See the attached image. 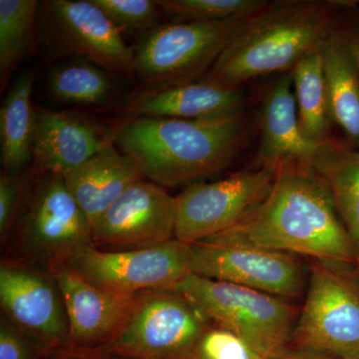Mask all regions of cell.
Returning <instances> with one entry per match:
<instances>
[{"mask_svg": "<svg viewBox=\"0 0 359 359\" xmlns=\"http://www.w3.org/2000/svg\"><path fill=\"white\" fill-rule=\"evenodd\" d=\"M349 2L290 0L269 4L222 53L205 79L226 86L290 72L334 29L337 8Z\"/></svg>", "mask_w": 359, "mask_h": 359, "instance_id": "3957f363", "label": "cell"}, {"mask_svg": "<svg viewBox=\"0 0 359 359\" xmlns=\"http://www.w3.org/2000/svg\"><path fill=\"white\" fill-rule=\"evenodd\" d=\"M176 290L217 327L250 344L264 359L287 353L295 327L294 309L275 295L191 273Z\"/></svg>", "mask_w": 359, "mask_h": 359, "instance_id": "5b68a950", "label": "cell"}, {"mask_svg": "<svg viewBox=\"0 0 359 359\" xmlns=\"http://www.w3.org/2000/svg\"><path fill=\"white\" fill-rule=\"evenodd\" d=\"M205 241L304 255L323 263L358 264L327 184L311 165L299 163L280 165L266 199L237 226Z\"/></svg>", "mask_w": 359, "mask_h": 359, "instance_id": "6da1fadb", "label": "cell"}, {"mask_svg": "<svg viewBox=\"0 0 359 359\" xmlns=\"http://www.w3.org/2000/svg\"><path fill=\"white\" fill-rule=\"evenodd\" d=\"M35 74L26 69L13 80L0 106V160L2 173L25 174L32 166L35 132L32 102Z\"/></svg>", "mask_w": 359, "mask_h": 359, "instance_id": "44dd1931", "label": "cell"}, {"mask_svg": "<svg viewBox=\"0 0 359 359\" xmlns=\"http://www.w3.org/2000/svg\"><path fill=\"white\" fill-rule=\"evenodd\" d=\"M49 359H129L123 358L119 354L112 353L107 349L98 347V348H86V347H76L67 346L54 351Z\"/></svg>", "mask_w": 359, "mask_h": 359, "instance_id": "4dcf8cb0", "label": "cell"}, {"mask_svg": "<svg viewBox=\"0 0 359 359\" xmlns=\"http://www.w3.org/2000/svg\"><path fill=\"white\" fill-rule=\"evenodd\" d=\"M63 178L91 229L125 191L146 179L134 159L115 147V142Z\"/></svg>", "mask_w": 359, "mask_h": 359, "instance_id": "d6986e66", "label": "cell"}, {"mask_svg": "<svg viewBox=\"0 0 359 359\" xmlns=\"http://www.w3.org/2000/svg\"><path fill=\"white\" fill-rule=\"evenodd\" d=\"M177 197L144 179L130 187L92 226L97 249H145L175 238Z\"/></svg>", "mask_w": 359, "mask_h": 359, "instance_id": "5bb4252c", "label": "cell"}, {"mask_svg": "<svg viewBox=\"0 0 359 359\" xmlns=\"http://www.w3.org/2000/svg\"><path fill=\"white\" fill-rule=\"evenodd\" d=\"M346 264H314L292 340L304 351L359 358V283Z\"/></svg>", "mask_w": 359, "mask_h": 359, "instance_id": "9c48e42d", "label": "cell"}, {"mask_svg": "<svg viewBox=\"0 0 359 359\" xmlns=\"http://www.w3.org/2000/svg\"><path fill=\"white\" fill-rule=\"evenodd\" d=\"M116 76L88 59H63L52 63L45 78V92L59 104L101 107L115 100L119 93Z\"/></svg>", "mask_w": 359, "mask_h": 359, "instance_id": "603a6c76", "label": "cell"}, {"mask_svg": "<svg viewBox=\"0 0 359 359\" xmlns=\"http://www.w3.org/2000/svg\"><path fill=\"white\" fill-rule=\"evenodd\" d=\"M2 316L50 351L69 346L62 292L48 269L6 259L0 264Z\"/></svg>", "mask_w": 359, "mask_h": 359, "instance_id": "7c38bea8", "label": "cell"}, {"mask_svg": "<svg viewBox=\"0 0 359 359\" xmlns=\"http://www.w3.org/2000/svg\"><path fill=\"white\" fill-rule=\"evenodd\" d=\"M256 15L212 22L177 21L161 25L142 35L133 47L134 76L142 89L196 81L209 72Z\"/></svg>", "mask_w": 359, "mask_h": 359, "instance_id": "8992f818", "label": "cell"}, {"mask_svg": "<svg viewBox=\"0 0 359 359\" xmlns=\"http://www.w3.org/2000/svg\"><path fill=\"white\" fill-rule=\"evenodd\" d=\"M302 134L314 144L330 138V103L320 48L306 53L290 70Z\"/></svg>", "mask_w": 359, "mask_h": 359, "instance_id": "cb8c5ba5", "label": "cell"}, {"mask_svg": "<svg viewBox=\"0 0 359 359\" xmlns=\"http://www.w3.org/2000/svg\"><path fill=\"white\" fill-rule=\"evenodd\" d=\"M160 11L180 21L212 22L250 18L261 13L264 0H156Z\"/></svg>", "mask_w": 359, "mask_h": 359, "instance_id": "484cf974", "label": "cell"}, {"mask_svg": "<svg viewBox=\"0 0 359 359\" xmlns=\"http://www.w3.org/2000/svg\"><path fill=\"white\" fill-rule=\"evenodd\" d=\"M121 32L142 35L162 25L159 7L152 0H92Z\"/></svg>", "mask_w": 359, "mask_h": 359, "instance_id": "4316f807", "label": "cell"}, {"mask_svg": "<svg viewBox=\"0 0 359 359\" xmlns=\"http://www.w3.org/2000/svg\"><path fill=\"white\" fill-rule=\"evenodd\" d=\"M53 353L1 316L0 359H49Z\"/></svg>", "mask_w": 359, "mask_h": 359, "instance_id": "f1b7e54d", "label": "cell"}, {"mask_svg": "<svg viewBox=\"0 0 359 359\" xmlns=\"http://www.w3.org/2000/svg\"><path fill=\"white\" fill-rule=\"evenodd\" d=\"M311 167L327 184L359 264V149L328 138L316 147Z\"/></svg>", "mask_w": 359, "mask_h": 359, "instance_id": "7402d4cb", "label": "cell"}, {"mask_svg": "<svg viewBox=\"0 0 359 359\" xmlns=\"http://www.w3.org/2000/svg\"><path fill=\"white\" fill-rule=\"evenodd\" d=\"M354 359H359V358H354Z\"/></svg>", "mask_w": 359, "mask_h": 359, "instance_id": "836d02e7", "label": "cell"}, {"mask_svg": "<svg viewBox=\"0 0 359 359\" xmlns=\"http://www.w3.org/2000/svg\"><path fill=\"white\" fill-rule=\"evenodd\" d=\"M320 48L332 123L359 149V66L344 29H332Z\"/></svg>", "mask_w": 359, "mask_h": 359, "instance_id": "ffe728a7", "label": "cell"}, {"mask_svg": "<svg viewBox=\"0 0 359 359\" xmlns=\"http://www.w3.org/2000/svg\"><path fill=\"white\" fill-rule=\"evenodd\" d=\"M29 172L7 244L11 259L51 271L95 247L92 229L63 176Z\"/></svg>", "mask_w": 359, "mask_h": 359, "instance_id": "277c9868", "label": "cell"}, {"mask_svg": "<svg viewBox=\"0 0 359 359\" xmlns=\"http://www.w3.org/2000/svg\"><path fill=\"white\" fill-rule=\"evenodd\" d=\"M276 172L278 168L259 166L187 187L177 197L175 238L197 244L237 226L266 199Z\"/></svg>", "mask_w": 359, "mask_h": 359, "instance_id": "30bf717a", "label": "cell"}, {"mask_svg": "<svg viewBox=\"0 0 359 359\" xmlns=\"http://www.w3.org/2000/svg\"><path fill=\"white\" fill-rule=\"evenodd\" d=\"M244 115L219 120L128 118L115 129L116 146L161 187L192 185L224 171L244 148Z\"/></svg>", "mask_w": 359, "mask_h": 359, "instance_id": "7a4b0ae2", "label": "cell"}, {"mask_svg": "<svg viewBox=\"0 0 359 359\" xmlns=\"http://www.w3.org/2000/svg\"><path fill=\"white\" fill-rule=\"evenodd\" d=\"M278 359H337L332 358V356L325 355V354L313 353V351H304L302 349L301 351L297 353H289L287 351L285 355Z\"/></svg>", "mask_w": 359, "mask_h": 359, "instance_id": "d6a6232c", "label": "cell"}, {"mask_svg": "<svg viewBox=\"0 0 359 359\" xmlns=\"http://www.w3.org/2000/svg\"><path fill=\"white\" fill-rule=\"evenodd\" d=\"M92 0H41L37 51L47 62L88 59L118 76H134V48Z\"/></svg>", "mask_w": 359, "mask_h": 359, "instance_id": "52a82bcc", "label": "cell"}, {"mask_svg": "<svg viewBox=\"0 0 359 359\" xmlns=\"http://www.w3.org/2000/svg\"><path fill=\"white\" fill-rule=\"evenodd\" d=\"M115 130L70 110L35 105L32 173L65 176L114 141Z\"/></svg>", "mask_w": 359, "mask_h": 359, "instance_id": "9a60e30c", "label": "cell"}, {"mask_svg": "<svg viewBox=\"0 0 359 359\" xmlns=\"http://www.w3.org/2000/svg\"><path fill=\"white\" fill-rule=\"evenodd\" d=\"M30 172L25 174L0 176V238L2 244H7L22 200L23 192Z\"/></svg>", "mask_w": 359, "mask_h": 359, "instance_id": "f546056e", "label": "cell"}, {"mask_svg": "<svg viewBox=\"0 0 359 359\" xmlns=\"http://www.w3.org/2000/svg\"><path fill=\"white\" fill-rule=\"evenodd\" d=\"M192 273L278 297L302 294L304 271L292 255L254 245L204 241L191 245Z\"/></svg>", "mask_w": 359, "mask_h": 359, "instance_id": "4fadbf2b", "label": "cell"}, {"mask_svg": "<svg viewBox=\"0 0 359 359\" xmlns=\"http://www.w3.org/2000/svg\"><path fill=\"white\" fill-rule=\"evenodd\" d=\"M50 271L62 292L69 323V346L98 348L109 344L126 323L137 294L102 289L66 264Z\"/></svg>", "mask_w": 359, "mask_h": 359, "instance_id": "2e32d148", "label": "cell"}, {"mask_svg": "<svg viewBox=\"0 0 359 359\" xmlns=\"http://www.w3.org/2000/svg\"><path fill=\"white\" fill-rule=\"evenodd\" d=\"M210 320L176 290L137 294L115 339L102 348L129 359H197Z\"/></svg>", "mask_w": 359, "mask_h": 359, "instance_id": "ba28073f", "label": "cell"}, {"mask_svg": "<svg viewBox=\"0 0 359 359\" xmlns=\"http://www.w3.org/2000/svg\"><path fill=\"white\" fill-rule=\"evenodd\" d=\"M197 359H264L250 344L221 327H210L205 332Z\"/></svg>", "mask_w": 359, "mask_h": 359, "instance_id": "83f0119b", "label": "cell"}, {"mask_svg": "<svg viewBox=\"0 0 359 359\" xmlns=\"http://www.w3.org/2000/svg\"><path fill=\"white\" fill-rule=\"evenodd\" d=\"M346 32L347 42L353 51L356 62L359 66V25L351 26L344 30Z\"/></svg>", "mask_w": 359, "mask_h": 359, "instance_id": "1f68e13d", "label": "cell"}, {"mask_svg": "<svg viewBox=\"0 0 359 359\" xmlns=\"http://www.w3.org/2000/svg\"><path fill=\"white\" fill-rule=\"evenodd\" d=\"M245 98L240 87L196 80L143 89L122 106L128 118L164 117L183 120H219L244 115Z\"/></svg>", "mask_w": 359, "mask_h": 359, "instance_id": "e0dca14e", "label": "cell"}, {"mask_svg": "<svg viewBox=\"0 0 359 359\" xmlns=\"http://www.w3.org/2000/svg\"><path fill=\"white\" fill-rule=\"evenodd\" d=\"M37 0H0V91L37 51Z\"/></svg>", "mask_w": 359, "mask_h": 359, "instance_id": "d4e9b609", "label": "cell"}, {"mask_svg": "<svg viewBox=\"0 0 359 359\" xmlns=\"http://www.w3.org/2000/svg\"><path fill=\"white\" fill-rule=\"evenodd\" d=\"M66 266L84 280L119 294L175 290L192 273L191 245L174 238L145 249L108 252L93 247Z\"/></svg>", "mask_w": 359, "mask_h": 359, "instance_id": "8fae6325", "label": "cell"}, {"mask_svg": "<svg viewBox=\"0 0 359 359\" xmlns=\"http://www.w3.org/2000/svg\"><path fill=\"white\" fill-rule=\"evenodd\" d=\"M259 128V166L278 168L290 163L311 165L318 144L309 141L302 134L290 71L278 78L266 91Z\"/></svg>", "mask_w": 359, "mask_h": 359, "instance_id": "ac0fdd59", "label": "cell"}]
</instances>
